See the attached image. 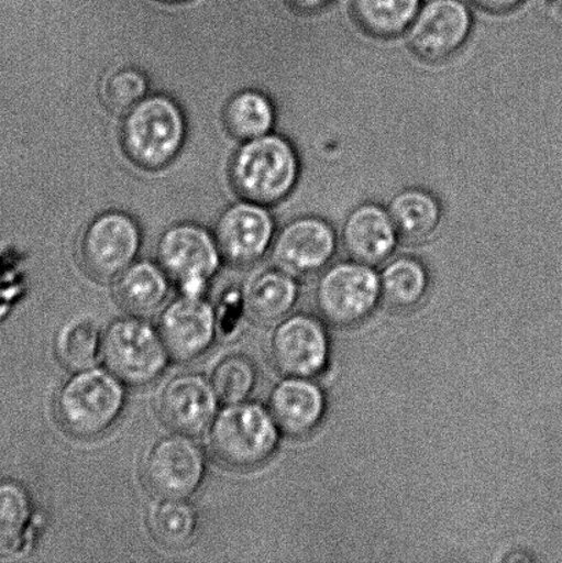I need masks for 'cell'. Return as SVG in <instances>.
I'll return each mask as SVG.
<instances>
[{
    "label": "cell",
    "instance_id": "cell-10",
    "mask_svg": "<svg viewBox=\"0 0 562 563\" xmlns=\"http://www.w3.org/2000/svg\"><path fill=\"white\" fill-rule=\"evenodd\" d=\"M141 233L126 214L109 212L90 224L82 236L80 255L88 273L99 279H118L135 263Z\"/></svg>",
    "mask_w": 562,
    "mask_h": 563
},
{
    "label": "cell",
    "instance_id": "cell-12",
    "mask_svg": "<svg viewBox=\"0 0 562 563\" xmlns=\"http://www.w3.org/2000/svg\"><path fill=\"white\" fill-rule=\"evenodd\" d=\"M275 367L289 377L311 378L327 367L329 341L321 322L310 314L284 318L269 340Z\"/></svg>",
    "mask_w": 562,
    "mask_h": 563
},
{
    "label": "cell",
    "instance_id": "cell-3",
    "mask_svg": "<svg viewBox=\"0 0 562 563\" xmlns=\"http://www.w3.org/2000/svg\"><path fill=\"white\" fill-rule=\"evenodd\" d=\"M300 164L295 147L274 134L247 141L236 153L231 176L240 195L269 206L284 200L299 180Z\"/></svg>",
    "mask_w": 562,
    "mask_h": 563
},
{
    "label": "cell",
    "instance_id": "cell-24",
    "mask_svg": "<svg viewBox=\"0 0 562 563\" xmlns=\"http://www.w3.org/2000/svg\"><path fill=\"white\" fill-rule=\"evenodd\" d=\"M103 333L92 319L80 318L59 329L55 352L64 366L74 372L97 366L102 361Z\"/></svg>",
    "mask_w": 562,
    "mask_h": 563
},
{
    "label": "cell",
    "instance_id": "cell-5",
    "mask_svg": "<svg viewBox=\"0 0 562 563\" xmlns=\"http://www.w3.org/2000/svg\"><path fill=\"white\" fill-rule=\"evenodd\" d=\"M184 140V115L169 98L142 99L126 115L125 151L142 167L157 169L173 162Z\"/></svg>",
    "mask_w": 562,
    "mask_h": 563
},
{
    "label": "cell",
    "instance_id": "cell-30",
    "mask_svg": "<svg viewBox=\"0 0 562 563\" xmlns=\"http://www.w3.org/2000/svg\"><path fill=\"white\" fill-rule=\"evenodd\" d=\"M286 2L300 13L312 14L330 8L338 0H286Z\"/></svg>",
    "mask_w": 562,
    "mask_h": 563
},
{
    "label": "cell",
    "instance_id": "cell-15",
    "mask_svg": "<svg viewBox=\"0 0 562 563\" xmlns=\"http://www.w3.org/2000/svg\"><path fill=\"white\" fill-rule=\"evenodd\" d=\"M217 242L225 261L239 267L251 266L273 245V219L261 203H236L220 219Z\"/></svg>",
    "mask_w": 562,
    "mask_h": 563
},
{
    "label": "cell",
    "instance_id": "cell-8",
    "mask_svg": "<svg viewBox=\"0 0 562 563\" xmlns=\"http://www.w3.org/2000/svg\"><path fill=\"white\" fill-rule=\"evenodd\" d=\"M473 14L464 0H427L407 30V46L422 63H448L472 35Z\"/></svg>",
    "mask_w": 562,
    "mask_h": 563
},
{
    "label": "cell",
    "instance_id": "cell-26",
    "mask_svg": "<svg viewBox=\"0 0 562 563\" xmlns=\"http://www.w3.org/2000/svg\"><path fill=\"white\" fill-rule=\"evenodd\" d=\"M224 120L231 135L242 141L256 140L272 131L274 107L262 92L242 91L229 102Z\"/></svg>",
    "mask_w": 562,
    "mask_h": 563
},
{
    "label": "cell",
    "instance_id": "cell-23",
    "mask_svg": "<svg viewBox=\"0 0 562 563\" xmlns=\"http://www.w3.org/2000/svg\"><path fill=\"white\" fill-rule=\"evenodd\" d=\"M148 527L157 542L185 548L196 538L198 512L189 499L157 498L148 510Z\"/></svg>",
    "mask_w": 562,
    "mask_h": 563
},
{
    "label": "cell",
    "instance_id": "cell-17",
    "mask_svg": "<svg viewBox=\"0 0 562 563\" xmlns=\"http://www.w3.org/2000/svg\"><path fill=\"white\" fill-rule=\"evenodd\" d=\"M268 410L280 432L291 438H301L321 423L324 397L310 378L286 375L269 394Z\"/></svg>",
    "mask_w": 562,
    "mask_h": 563
},
{
    "label": "cell",
    "instance_id": "cell-22",
    "mask_svg": "<svg viewBox=\"0 0 562 563\" xmlns=\"http://www.w3.org/2000/svg\"><path fill=\"white\" fill-rule=\"evenodd\" d=\"M33 520L35 505L24 485L0 482V556L15 554L25 544Z\"/></svg>",
    "mask_w": 562,
    "mask_h": 563
},
{
    "label": "cell",
    "instance_id": "cell-27",
    "mask_svg": "<svg viewBox=\"0 0 562 563\" xmlns=\"http://www.w3.org/2000/svg\"><path fill=\"white\" fill-rule=\"evenodd\" d=\"M211 380L224 405L250 400L258 380L256 363L244 353H230L214 366Z\"/></svg>",
    "mask_w": 562,
    "mask_h": 563
},
{
    "label": "cell",
    "instance_id": "cell-9",
    "mask_svg": "<svg viewBox=\"0 0 562 563\" xmlns=\"http://www.w3.org/2000/svg\"><path fill=\"white\" fill-rule=\"evenodd\" d=\"M382 296L379 277L372 266L343 262L329 267L317 287L323 317L334 324L351 325L368 317Z\"/></svg>",
    "mask_w": 562,
    "mask_h": 563
},
{
    "label": "cell",
    "instance_id": "cell-2",
    "mask_svg": "<svg viewBox=\"0 0 562 563\" xmlns=\"http://www.w3.org/2000/svg\"><path fill=\"white\" fill-rule=\"evenodd\" d=\"M279 433L268 407L251 400L225 405L208 430L214 456L225 466L242 471L261 467L272 460Z\"/></svg>",
    "mask_w": 562,
    "mask_h": 563
},
{
    "label": "cell",
    "instance_id": "cell-1",
    "mask_svg": "<svg viewBox=\"0 0 562 563\" xmlns=\"http://www.w3.org/2000/svg\"><path fill=\"white\" fill-rule=\"evenodd\" d=\"M125 386L108 367L79 369L60 386L55 397V413L60 424L76 438H98L109 432L123 416Z\"/></svg>",
    "mask_w": 562,
    "mask_h": 563
},
{
    "label": "cell",
    "instance_id": "cell-6",
    "mask_svg": "<svg viewBox=\"0 0 562 563\" xmlns=\"http://www.w3.org/2000/svg\"><path fill=\"white\" fill-rule=\"evenodd\" d=\"M143 482L157 498L189 499L207 476V456L192 435H164L148 450Z\"/></svg>",
    "mask_w": 562,
    "mask_h": 563
},
{
    "label": "cell",
    "instance_id": "cell-16",
    "mask_svg": "<svg viewBox=\"0 0 562 563\" xmlns=\"http://www.w3.org/2000/svg\"><path fill=\"white\" fill-rule=\"evenodd\" d=\"M399 235L388 209L376 201L352 208L341 222V244L352 261L378 266L388 261L398 246Z\"/></svg>",
    "mask_w": 562,
    "mask_h": 563
},
{
    "label": "cell",
    "instance_id": "cell-29",
    "mask_svg": "<svg viewBox=\"0 0 562 563\" xmlns=\"http://www.w3.org/2000/svg\"><path fill=\"white\" fill-rule=\"evenodd\" d=\"M471 2L488 14H505L519 9L526 0H471Z\"/></svg>",
    "mask_w": 562,
    "mask_h": 563
},
{
    "label": "cell",
    "instance_id": "cell-19",
    "mask_svg": "<svg viewBox=\"0 0 562 563\" xmlns=\"http://www.w3.org/2000/svg\"><path fill=\"white\" fill-rule=\"evenodd\" d=\"M170 278L162 264L147 261L132 263L115 282V296L134 314L157 312L167 302Z\"/></svg>",
    "mask_w": 562,
    "mask_h": 563
},
{
    "label": "cell",
    "instance_id": "cell-11",
    "mask_svg": "<svg viewBox=\"0 0 562 563\" xmlns=\"http://www.w3.org/2000/svg\"><path fill=\"white\" fill-rule=\"evenodd\" d=\"M219 396L211 378L198 373H180L159 389L157 408L163 421L176 433L201 435L219 412Z\"/></svg>",
    "mask_w": 562,
    "mask_h": 563
},
{
    "label": "cell",
    "instance_id": "cell-25",
    "mask_svg": "<svg viewBox=\"0 0 562 563\" xmlns=\"http://www.w3.org/2000/svg\"><path fill=\"white\" fill-rule=\"evenodd\" d=\"M379 287L385 301L395 308L417 306L428 289V273L420 261L401 256L394 258L379 277Z\"/></svg>",
    "mask_w": 562,
    "mask_h": 563
},
{
    "label": "cell",
    "instance_id": "cell-20",
    "mask_svg": "<svg viewBox=\"0 0 562 563\" xmlns=\"http://www.w3.org/2000/svg\"><path fill=\"white\" fill-rule=\"evenodd\" d=\"M295 278L278 267L253 277L245 291V306L251 317L261 323L283 320L299 297V285Z\"/></svg>",
    "mask_w": 562,
    "mask_h": 563
},
{
    "label": "cell",
    "instance_id": "cell-21",
    "mask_svg": "<svg viewBox=\"0 0 562 563\" xmlns=\"http://www.w3.org/2000/svg\"><path fill=\"white\" fill-rule=\"evenodd\" d=\"M422 3V0H350V8L357 26L368 36L395 41L409 30Z\"/></svg>",
    "mask_w": 562,
    "mask_h": 563
},
{
    "label": "cell",
    "instance_id": "cell-7",
    "mask_svg": "<svg viewBox=\"0 0 562 563\" xmlns=\"http://www.w3.org/2000/svg\"><path fill=\"white\" fill-rule=\"evenodd\" d=\"M218 242L206 230L192 224L175 225L163 235L158 261L180 295L203 297L219 272Z\"/></svg>",
    "mask_w": 562,
    "mask_h": 563
},
{
    "label": "cell",
    "instance_id": "cell-31",
    "mask_svg": "<svg viewBox=\"0 0 562 563\" xmlns=\"http://www.w3.org/2000/svg\"><path fill=\"white\" fill-rule=\"evenodd\" d=\"M170 2H178V0H170Z\"/></svg>",
    "mask_w": 562,
    "mask_h": 563
},
{
    "label": "cell",
    "instance_id": "cell-13",
    "mask_svg": "<svg viewBox=\"0 0 562 563\" xmlns=\"http://www.w3.org/2000/svg\"><path fill=\"white\" fill-rule=\"evenodd\" d=\"M218 323L217 312L206 298L180 295L165 306L157 328L175 361L192 362L211 350Z\"/></svg>",
    "mask_w": 562,
    "mask_h": 563
},
{
    "label": "cell",
    "instance_id": "cell-4",
    "mask_svg": "<svg viewBox=\"0 0 562 563\" xmlns=\"http://www.w3.org/2000/svg\"><path fill=\"white\" fill-rule=\"evenodd\" d=\"M170 357L157 325L140 314L115 319L103 331L102 362L125 385L142 388L156 383Z\"/></svg>",
    "mask_w": 562,
    "mask_h": 563
},
{
    "label": "cell",
    "instance_id": "cell-14",
    "mask_svg": "<svg viewBox=\"0 0 562 563\" xmlns=\"http://www.w3.org/2000/svg\"><path fill=\"white\" fill-rule=\"evenodd\" d=\"M338 250V234L327 219L305 217L285 225L273 242L275 266L294 277L321 272Z\"/></svg>",
    "mask_w": 562,
    "mask_h": 563
},
{
    "label": "cell",
    "instance_id": "cell-28",
    "mask_svg": "<svg viewBox=\"0 0 562 563\" xmlns=\"http://www.w3.org/2000/svg\"><path fill=\"white\" fill-rule=\"evenodd\" d=\"M146 77L140 70L121 68L110 74L103 82V98L113 112H130L145 97Z\"/></svg>",
    "mask_w": 562,
    "mask_h": 563
},
{
    "label": "cell",
    "instance_id": "cell-18",
    "mask_svg": "<svg viewBox=\"0 0 562 563\" xmlns=\"http://www.w3.org/2000/svg\"><path fill=\"white\" fill-rule=\"evenodd\" d=\"M387 209L399 240L420 244L437 233L443 220V203L431 190L409 186L389 198Z\"/></svg>",
    "mask_w": 562,
    "mask_h": 563
}]
</instances>
